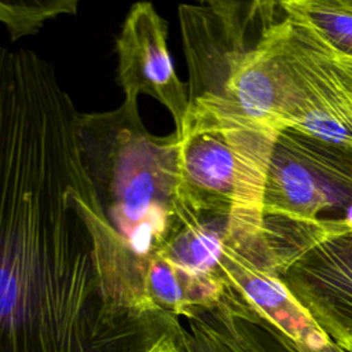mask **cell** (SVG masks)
I'll return each instance as SVG.
<instances>
[{
  "instance_id": "6da1fadb",
  "label": "cell",
  "mask_w": 352,
  "mask_h": 352,
  "mask_svg": "<svg viewBox=\"0 0 352 352\" xmlns=\"http://www.w3.org/2000/svg\"><path fill=\"white\" fill-rule=\"evenodd\" d=\"M78 113L54 66L0 47V352H151L157 322L114 305Z\"/></svg>"
},
{
  "instance_id": "7a4b0ae2",
  "label": "cell",
  "mask_w": 352,
  "mask_h": 352,
  "mask_svg": "<svg viewBox=\"0 0 352 352\" xmlns=\"http://www.w3.org/2000/svg\"><path fill=\"white\" fill-rule=\"evenodd\" d=\"M76 138L103 220L94 241L104 293L122 309L160 312L147 297L148 271L198 216L184 190L180 139L153 135L138 100L128 99L113 110L78 113Z\"/></svg>"
},
{
  "instance_id": "3957f363",
  "label": "cell",
  "mask_w": 352,
  "mask_h": 352,
  "mask_svg": "<svg viewBox=\"0 0 352 352\" xmlns=\"http://www.w3.org/2000/svg\"><path fill=\"white\" fill-rule=\"evenodd\" d=\"M263 213L314 236L352 228V150L294 129L279 131L267 168Z\"/></svg>"
},
{
  "instance_id": "277c9868",
  "label": "cell",
  "mask_w": 352,
  "mask_h": 352,
  "mask_svg": "<svg viewBox=\"0 0 352 352\" xmlns=\"http://www.w3.org/2000/svg\"><path fill=\"white\" fill-rule=\"evenodd\" d=\"M272 51L280 128L352 150V60L285 12L274 28Z\"/></svg>"
},
{
  "instance_id": "5b68a950",
  "label": "cell",
  "mask_w": 352,
  "mask_h": 352,
  "mask_svg": "<svg viewBox=\"0 0 352 352\" xmlns=\"http://www.w3.org/2000/svg\"><path fill=\"white\" fill-rule=\"evenodd\" d=\"M275 274L342 349L352 341V228L315 238L275 261Z\"/></svg>"
},
{
  "instance_id": "8992f818",
  "label": "cell",
  "mask_w": 352,
  "mask_h": 352,
  "mask_svg": "<svg viewBox=\"0 0 352 352\" xmlns=\"http://www.w3.org/2000/svg\"><path fill=\"white\" fill-rule=\"evenodd\" d=\"M117 82L124 99L148 95L172 116L175 131L182 128L188 109V88L168 50V23L148 1L135 3L116 41Z\"/></svg>"
},
{
  "instance_id": "52a82bcc",
  "label": "cell",
  "mask_w": 352,
  "mask_h": 352,
  "mask_svg": "<svg viewBox=\"0 0 352 352\" xmlns=\"http://www.w3.org/2000/svg\"><path fill=\"white\" fill-rule=\"evenodd\" d=\"M219 276L231 294L268 319L289 338L319 349L331 338L272 272L254 265L227 241L219 263Z\"/></svg>"
},
{
  "instance_id": "ba28073f",
  "label": "cell",
  "mask_w": 352,
  "mask_h": 352,
  "mask_svg": "<svg viewBox=\"0 0 352 352\" xmlns=\"http://www.w3.org/2000/svg\"><path fill=\"white\" fill-rule=\"evenodd\" d=\"M201 312L235 352H346L333 340L319 349L293 341L245 302Z\"/></svg>"
},
{
  "instance_id": "9c48e42d",
  "label": "cell",
  "mask_w": 352,
  "mask_h": 352,
  "mask_svg": "<svg viewBox=\"0 0 352 352\" xmlns=\"http://www.w3.org/2000/svg\"><path fill=\"white\" fill-rule=\"evenodd\" d=\"M285 15L324 47L352 60V0L279 1Z\"/></svg>"
},
{
  "instance_id": "30bf717a",
  "label": "cell",
  "mask_w": 352,
  "mask_h": 352,
  "mask_svg": "<svg viewBox=\"0 0 352 352\" xmlns=\"http://www.w3.org/2000/svg\"><path fill=\"white\" fill-rule=\"evenodd\" d=\"M77 6V0H0V22L15 41L34 34L48 19L76 14Z\"/></svg>"
},
{
  "instance_id": "8fae6325",
  "label": "cell",
  "mask_w": 352,
  "mask_h": 352,
  "mask_svg": "<svg viewBox=\"0 0 352 352\" xmlns=\"http://www.w3.org/2000/svg\"><path fill=\"white\" fill-rule=\"evenodd\" d=\"M179 352H235L212 327L201 311L187 318L179 338Z\"/></svg>"
},
{
  "instance_id": "7c38bea8",
  "label": "cell",
  "mask_w": 352,
  "mask_h": 352,
  "mask_svg": "<svg viewBox=\"0 0 352 352\" xmlns=\"http://www.w3.org/2000/svg\"><path fill=\"white\" fill-rule=\"evenodd\" d=\"M346 352H352V341H351V345H349V348H348Z\"/></svg>"
}]
</instances>
